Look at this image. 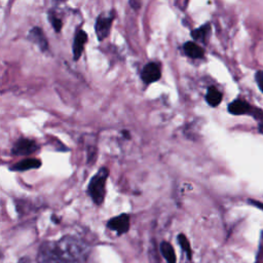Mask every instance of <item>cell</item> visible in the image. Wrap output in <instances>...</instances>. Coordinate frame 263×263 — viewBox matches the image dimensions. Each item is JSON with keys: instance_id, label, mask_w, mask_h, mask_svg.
Returning <instances> with one entry per match:
<instances>
[{"instance_id": "3957f363", "label": "cell", "mask_w": 263, "mask_h": 263, "mask_svg": "<svg viewBox=\"0 0 263 263\" xmlns=\"http://www.w3.org/2000/svg\"><path fill=\"white\" fill-rule=\"evenodd\" d=\"M39 150V145L35 140L22 138L19 139L12 148V154L14 156H28Z\"/></svg>"}, {"instance_id": "e0dca14e", "label": "cell", "mask_w": 263, "mask_h": 263, "mask_svg": "<svg viewBox=\"0 0 263 263\" xmlns=\"http://www.w3.org/2000/svg\"><path fill=\"white\" fill-rule=\"evenodd\" d=\"M255 79H256V82L260 89V91L263 93V70L261 71H258L255 75Z\"/></svg>"}, {"instance_id": "7a4b0ae2", "label": "cell", "mask_w": 263, "mask_h": 263, "mask_svg": "<svg viewBox=\"0 0 263 263\" xmlns=\"http://www.w3.org/2000/svg\"><path fill=\"white\" fill-rule=\"evenodd\" d=\"M114 19H115L114 11L104 12L98 16L95 24V31L99 41H103L104 39H106L109 36L110 30L112 27V22L114 21Z\"/></svg>"}, {"instance_id": "5b68a950", "label": "cell", "mask_w": 263, "mask_h": 263, "mask_svg": "<svg viewBox=\"0 0 263 263\" xmlns=\"http://www.w3.org/2000/svg\"><path fill=\"white\" fill-rule=\"evenodd\" d=\"M108 228L118 232V235H124L130 229V216L128 214H122L113 217L107 222Z\"/></svg>"}, {"instance_id": "d6986e66", "label": "cell", "mask_w": 263, "mask_h": 263, "mask_svg": "<svg viewBox=\"0 0 263 263\" xmlns=\"http://www.w3.org/2000/svg\"><path fill=\"white\" fill-rule=\"evenodd\" d=\"M249 202H250V203H252L253 206H255V207L259 208L260 210H262V211H263V202H261V201H257V200H253V199L249 200Z\"/></svg>"}, {"instance_id": "ba28073f", "label": "cell", "mask_w": 263, "mask_h": 263, "mask_svg": "<svg viewBox=\"0 0 263 263\" xmlns=\"http://www.w3.org/2000/svg\"><path fill=\"white\" fill-rule=\"evenodd\" d=\"M28 39L35 43L42 51H46L48 49V42L46 36L42 29L39 27H33L28 34Z\"/></svg>"}, {"instance_id": "8fae6325", "label": "cell", "mask_w": 263, "mask_h": 263, "mask_svg": "<svg viewBox=\"0 0 263 263\" xmlns=\"http://www.w3.org/2000/svg\"><path fill=\"white\" fill-rule=\"evenodd\" d=\"M40 167H41V162L38 159H25L15 164L13 167H11V170L17 171V172H24L32 169H38Z\"/></svg>"}, {"instance_id": "30bf717a", "label": "cell", "mask_w": 263, "mask_h": 263, "mask_svg": "<svg viewBox=\"0 0 263 263\" xmlns=\"http://www.w3.org/2000/svg\"><path fill=\"white\" fill-rule=\"evenodd\" d=\"M210 36H211V25H210L209 23L203 24L199 28L191 31V37L194 40H196L198 42H201L203 44L208 43V40H209Z\"/></svg>"}, {"instance_id": "9a60e30c", "label": "cell", "mask_w": 263, "mask_h": 263, "mask_svg": "<svg viewBox=\"0 0 263 263\" xmlns=\"http://www.w3.org/2000/svg\"><path fill=\"white\" fill-rule=\"evenodd\" d=\"M178 242H179L181 248L184 250V252H186L187 257H188L189 259H191V254H192V252H191V247H190V244H189L187 238H186L184 235L181 233V235L178 236Z\"/></svg>"}, {"instance_id": "5bb4252c", "label": "cell", "mask_w": 263, "mask_h": 263, "mask_svg": "<svg viewBox=\"0 0 263 263\" xmlns=\"http://www.w3.org/2000/svg\"><path fill=\"white\" fill-rule=\"evenodd\" d=\"M48 21L50 22L52 28H54V30L59 33L61 30H62V27H63V22L60 18H58L56 15L52 14L51 12L48 13Z\"/></svg>"}, {"instance_id": "9c48e42d", "label": "cell", "mask_w": 263, "mask_h": 263, "mask_svg": "<svg viewBox=\"0 0 263 263\" xmlns=\"http://www.w3.org/2000/svg\"><path fill=\"white\" fill-rule=\"evenodd\" d=\"M185 55L191 59H202L204 56V50L195 42L187 41L183 45Z\"/></svg>"}, {"instance_id": "7c38bea8", "label": "cell", "mask_w": 263, "mask_h": 263, "mask_svg": "<svg viewBox=\"0 0 263 263\" xmlns=\"http://www.w3.org/2000/svg\"><path fill=\"white\" fill-rule=\"evenodd\" d=\"M207 103L212 107H217L222 101V93L215 86H210L206 95Z\"/></svg>"}, {"instance_id": "6da1fadb", "label": "cell", "mask_w": 263, "mask_h": 263, "mask_svg": "<svg viewBox=\"0 0 263 263\" xmlns=\"http://www.w3.org/2000/svg\"><path fill=\"white\" fill-rule=\"evenodd\" d=\"M108 176L109 169L102 167L99 169L97 174L91 178L86 191L96 204L100 206L104 201L105 194H106V181Z\"/></svg>"}, {"instance_id": "ac0fdd59", "label": "cell", "mask_w": 263, "mask_h": 263, "mask_svg": "<svg viewBox=\"0 0 263 263\" xmlns=\"http://www.w3.org/2000/svg\"><path fill=\"white\" fill-rule=\"evenodd\" d=\"M130 6L134 9V10H139L141 8V4L139 2H136V0H132V2H130Z\"/></svg>"}, {"instance_id": "277c9868", "label": "cell", "mask_w": 263, "mask_h": 263, "mask_svg": "<svg viewBox=\"0 0 263 263\" xmlns=\"http://www.w3.org/2000/svg\"><path fill=\"white\" fill-rule=\"evenodd\" d=\"M161 77H162V68H161V64L157 62H150L146 64L141 71V79L146 84L159 81Z\"/></svg>"}, {"instance_id": "8992f818", "label": "cell", "mask_w": 263, "mask_h": 263, "mask_svg": "<svg viewBox=\"0 0 263 263\" xmlns=\"http://www.w3.org/2000/svg\"><path fill=\"white\" fill-rule=\"evenodd\" d=\"M254 107L245 100H235L228 105V112L233 115H244L252 114Z\"/></svg>"}, {"instance_id": "52a82bcc", "label": "cell", "mask_w": 263, "mask_h": 263, "mask_svg": "<svg viewBox=\"0 0 263 263\" xmlns=\"http://www.w3.org/2000/svg\"><path fill=\"white\" fill-rule=\"evenodd\" d=\"M87 41V34L83 30H78L74 36L72 52H73V60L78 61L82 55L84 45Z\"/></svg>"}, {"instance_id": "ffe728a7", "label": "cell", "mask_w": 263, "mask_h": 263, "mask_svg": "<svg viewBox=\"0 0 263 263\" xmlns=\"http://www.w3.org/2000/svg\"><path fill=\"white\" fill-rule=\"evenodd\" d=\"M122 134H123V136H125L127 139H130V138H131V135H130V133H129L128 131H122Z\"/></svg>"}, {"instance_id": "2e32d148", "label": "cell", "mask_w": 263, "mask_h": 263, "mask_svg": "<svg viewBox=\"0 0 263 263\" xmlns=\"http://www.w3.org/2000/svg\"><path fill=\"white\" fill-rule=\"evenodd\" d=\"M251 115L258 122V125H259L260 129H263V111L259 108L254 107Z\"/></svg>"}, {"instance_id": "4fadbf2b", "label": "cell", "mask_w": 263, "mask_h": 263, "mask_svg": "<svg viewBox=\"0 0 263 263\" xmlns=\"http://www.w3.org/2000/svg\"><path fill=\"white\" fill-rule=\"evenodd\" d=\"M161 252L168 263H176V254L170 243L164 242L161 245Z\"/></svg>"}]
</instances>
